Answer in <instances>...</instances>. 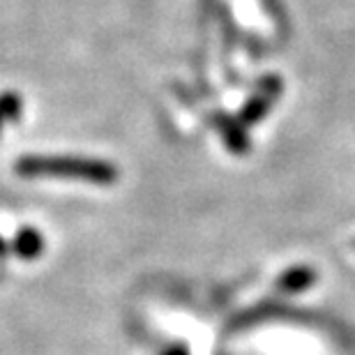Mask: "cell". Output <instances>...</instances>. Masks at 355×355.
Instances as JSON below:
<instances>
[{
  "instance_id": "cell-5",
  "label": "cell",
  "mask_w": 355,
  "mask_h": 355,
  "mask_svg": "<svg viewBox=\"0 0 355 355\" xmlns=\"http://www.w3.org/2000/svg\"><path fill=\"white\" fill-rule=\"evenodd\" d=\"M314 279H316V275L311 272L309 268H291L282 275V279L277 284H279V288L286 291V293H300V291L309 288L311 284H314Z\"/></svg>"
},
{
  "instance_id": "cell-1",
  "label": "cell",
  "mask_w": 355,
  "mask_h": 355,
  "mask_svg": "<svg viewBox=\"0 0 355 355\" xmlns=\"http://www.w3.org/2000/svg\"><path fill=\"white\" fill-rule=\"evenodd\" d=\"M17 173L26 178L35 175H58L79 178L92 184H113L118 168L102 159L72 157V155H28L17 162Z\"/></svg>"
},
{
  "instance_id": "cell-9",
  "label": "cell",
  "mask_w": 355,
  "mask_h": 355,
  "mask_svg": "<svg viewBox=\"0 0 355 355\" xmlns=\"http://www.w3.org/2000/svg\"><path fill=\"white\" fill-rule=\"evenodd\" d=\"M0 130H3V118H0Z\"/></svg>"
},
{
  "instance_id": "cell-8",
  "label": "cell",
  "mask_w": 355,
  "mask_h": 355,
  "mask_svg": "<svg viewBox=\"0 0 355 355\" xmlns=\"http://www.w3.org/2000/svg\"><path fill=\"white\" fill-rule=\"evenodd\" d=\"M7 254V245L3 243V238H0V257H5Z\"/></svg>"
},
{
  "instance_id": "cell-2",
  "label": "cell",
  "mask_w": 355,
  "mask_h": 355,
  "mask_svg": "<svg viewBox=\"0 0 355 355\" xmlns=\"http://www.w3.org/2000/svg\"><path fill=\"white\" fill-rule=\"evenodd\" d=\"M282 92V81L277 79H266L263 86L259 88V92H254V95L250 97V102H247L243 106V111H240V120L238 123L243 127H250L254 123H259L261 118L266 116L270 104L275 102L277 97H279Z\"/></svg>"
},
{
  "instance_id": "cell-4",
  "label": "cell",
  "mask_w": 355,
  "mask_h": 355,
  "mask_svg": "<svg viewBox=\"0 0 355 355\" xmlns=\"http://www.w3.org/2000/svg\"><path fill=\"white\" fill-rule=\"evenodd\" d=\"M217 125H219V132L226 141V146L231 148L233 153H247L250 150V139L245 134V127L236 123L231 118H217Z\"/></svg>"
},
{
  "instance_id": "cell-3",
  "label": "cell",
  "mask_w": 355,
  "mask_h": 355,
  "mask_svg": "<svg viewBox=\"0 0 355 355\" xmlns=\"http://www.w3.org/2000/svg\"><path fill=\"white\" fill-rule=\"evenodd\" d=\"M42 247H44V240H42V233H37L31 226H26V229H21L17 233V238H14L12 243V250L17 252V257L31 261V259H37Z\"/></svg>"
},
{
  "instance_id": "cell-7",
  "label": "cell",
  "mask_w": 355,
  "mask_h": 355,
  "mask_svg": "<svg viewBox=\"0 0 355 355\" xmlns=\"http://www.w3.org/2000/svg\"><path fill=\"white\" fill-rule=\"evenodd\" d=\"M166 355H189V353L184 351V349H173V351H168Z\"/></svg>"
},
{
  "instance_id": "cell-6",
  "label": "cell",
  "mask_w": 355,
  "mask_h": 355,
  "mask_svg": "<svg viewBox=\"0 0 355 355\" xmlns=\"http://www.w3.org/2000/svg\"><path fill=\"white\" fill-rule=\"evenodd\" d=\"M21 97L17 92H3L0 95V118L3 120H17L21 116Z\"/></svg>"
}]
</instances>
